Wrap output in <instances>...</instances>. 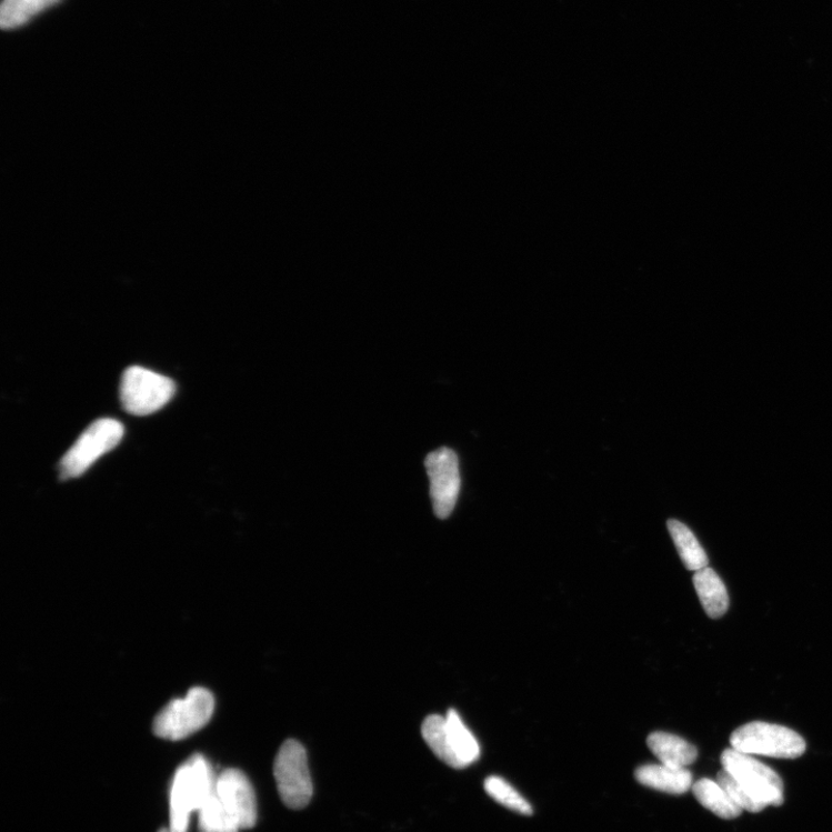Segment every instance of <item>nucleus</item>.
<instances>
[{"label":"nucleus","mask_w":832,"mask_h":832,"mask_svg":"<svg viewBox=\"0 0 832 832\" xmlns=\"http://www.w3.org/2000/svg\"><path fill=\"white\" fill-rule=\"evenodd\" d=\"M424 467L430 480V499L434 512L440 520H447L462 488L458 455L449 448H441L427 455Z\"/></svg>","instance_id":"nucleus-9"},{"label":"nucleus","mask_w":832,"mask_h":832,"mask_svg":"<svg viewBox=\"0 0 832 832\" xmlns=\"http://www.w3.org/2000/svg\"><path fill=\"white\" fill-rule=\"evenodd\" d=\"M732 749L750 755L796 759L806 752V741L795 731L764 722L736 729L730 739Z\"/></svg>","instance_id":"nucleus-4"},{"label":"nucleus","mask_w":832,"mask_h":832,"mask_svg":"<svg viewBox=\"0 0 832 832\" xmlns=\"http://www.w3.org/2000/svg\"><path fill=\"white\" fill-rule=\"evenodd\" d=\"M721 761L724 769L766 808L783 805L784 783L776 771L752 755L733 749L726 750Z\"/></svg>","instance_id":"nucleus-8"},{"label":"nucleus","mask_w":832,"mask_h":832,"mask_svg":"<svg viewBox=\"0 0 832 832\" xmlns=\"http://www.w3.org/2000/svg\"><path fill=\"white\" fill-rule=\"evenodd\" d=\"M716 782L722 785L735 805L742 811L760 813L766 809L763 802L755 798L725 769L716 774Z\"/></svg>","instance_id":"nucleus-18"},{"label":"nucleus","mask_w":832,"mask_h":832,"mask_svg":"<svg viewBox=\"0 0 832 832\" xmlns=\"http://www.w3.org/2000/svg\"><path fill=\"white\" fill-rule=\"evenodd\" d=\"M646 742L660 763L672 768L690 766L699 756L695 745L671 733L654 732Z\"/></svg>","instance_id":"nucleus-12"},{"label":"nucleus","mask_w":832,"mask_h":832,"mask_svg":"<svg viewBox=\"0 0 832 832\" xmlns=\"http://www.w3.org/2000/svg\"><path fill=\"white\" fill-rule=\"evenodd\" d=\"M123 435L124 427L118 420L100 419L93 422L62 458L61 479L82 475L100 457L117 448Z\"/></svg>","instance_id":"nucleus-6"},{"label":"nucleus","mask_w":832,"mask_h":832,"mask_svg":"<svg viewBox=\"0 0 832 832\" xmlns=\"http://www.w3.org/2000/svg\"><path fill=\"white\" fill-rule=\"evenodd\" d=\"M214 708V698L207 688H192L184 699L171 701L160 711L153 732L171 741L186 739L209 724Z\"/></svg>","instance_id":"nucleus-3"},{"label":"nucleus","mask_w":832,"mask_h":832,"mask_svg":"<svg viewBox=\"0 0 832 832\" xmlns=\"http://www.w3.org/2000/svg\"><path fill=\"white\" fill-rule=\"evenodd\" d=\"M159 832H171V831H170V829L168 828V829H162V830H160Z\"/></svg>","instance_id":"nucleus-19"},{"label":"nucleus","mask_w":832,"mask_h":832,"mask_svg":"<svg viewBox=\"0 0 832 832\" xmlns=\"http://www.w3.org/2000/svg\"><path fill=\"white\" fill-rule=\"evenodd\" d=\"M668 527L684 567L692 571L706 568L708 555L690 528L675 520H670Z\"/></svg>","instance_id":"nucleus-15"},{"label":"nucleus","mask_w":832,"mask_h":832,"mask_svg":"<svg viewBox=\"0 0 832 832\" xmlns=\"http://www.w3.org/2000/svg\"><path fill=\"white\" fill-rule=\"evenodd\" d=\"M59 2L61 0H3L0 26L3 30H13Z\"/></svg>","instance_id":"nucleus-16"},{"label":"nucleus","mask_w":832,"mask_h":832,"mask_svg":"<svg viewBox=\"0 0 832 832\" xmlns=\"http://www.w3.org/2000/svg\"><path fill=\"white\" fill-rule=\"evenodd\" d=\"M274 779L280 798L291 810H303L309 805L313 794L307 752L303 745L293 739L281 745L274 761Z\"/></svg>","instance_id":"nucleus-5"},{"label":"nucleus","mask_w":832,"mask_h":832,"mask_svg":"<svg viewBox=\"0 0 832 832\" xmlns=\"http://www.w3.org/2000/svg\"><path fill=\"white\" fill-rule=\"evenodd\" d=\"M484 791L500 805L523 815H531L533 810L528 800L515 791L508 782L498 776L484 781Z\"/></svg>","instance_id":"nucleus-17"},{"label":"nucleus","mask_w":832,"mask_h":832,"mask_svg":"<svg viewBox=\"0 0 832 832\" xmlns=\"http://www.w3.org/2000/svg\"><path fill=\"white\" fill-rule=\"evenodd\" d=\"M421 733L428 748L451 768L464 769L480 758L478 740L453 709L445 716H427Z\"/></svg>","instance_id":"nucleus-2"},{"label":"nucleus","mask_w":832,"mask_h":832,"mask_svg":"<svg viewBox=\"0 0 832 832\" xmlns=\"http://www.w3.org/2000/svg\"><path fill=\"white\" fill-rule=\"evenodd\" d=\"M693 582L708 617L722 618L729 610L730 598L721 578L713 569L706 567L696 571Z\"/></svg>","instance_id":"nucleus-13"},{"label":"nucleus","mask_w":832,"mask_h":832,"mask_svg":"<svg viewBox=\"0 0 832 832\" xmlns=\"http://www.w3.org/2000/svg\"><path fill=\"white\" fill-rule=\"evenodd\" d=\"M635 778L640 784L649 789L670 794H683L693 788V774L690 770L663 763L640 766Z\"/></svg>","instance_id":"nucleus-11"},{"label":"nucleus","mask_w":832,"mask_h":832,"mask_svg":"<svg viewBox=\"0 0 832 832\" xmlns=\"http://www.w3.org/2000/svg\"><path fill=\"white\" fill-rule=\"evenodd\" d=\"M177 391L176 383L141 367H130L121 382L123 409L133 415L146 417L167 405Z\"/></svg>","instance_id":"nucleus-7"},{"label":"nucleus","mask_w":832,"mask_h":832,"mask_svg":"<svg viewBox=\"0 0 832 832\" xmlns=\"http://www.w3.org/2000/svg\"><path fill=\"white\" fill-rule=\"evenodd\" d=\"M217 774L203 756L196 754L177 771L170 789L169 829L188 832L190 819L206 805L215 789Z\"/></svg>","instance_id":"nucleus-1"},{"label":"nucleus","mask_w":832,"mask_h":832,"mask_svg":"<svg viewBox=\"0 0 832 832\" xmlns=\"http://www.w3.org/2000/svg\"><path fill=\"white\" fill-rule=\"evenodd\" d=\"M693 792L701 805L714 815L724 820H734L742 814L722 785L709 779L698 781Z\"/></svg>","instance_id":"nucleus-14"},{"label":"nucleus","mask_w":832,"mask_h":832,"mask_svg":"<svg viewBox=\"0 0 832 832\" xmlns=\"http://www.w3.org/2000/svg\"><path fill=\"white\" fill-rule=\"evenodd\" d=\"M214 798L223 813L242 829H250L257 822V800L254 790L238 769L223 770L217 778Z\"/></svg>","instance_id":"nucleus-10"}]
</instances>
